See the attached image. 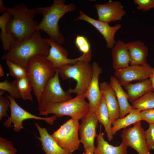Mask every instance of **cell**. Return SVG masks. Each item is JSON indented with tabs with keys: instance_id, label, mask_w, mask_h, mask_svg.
<instances>
[{
	"instance_id": "5b68a950",
	"label": "cell",
	"mask_w": 154,
	"mask_h": 154,
	"mask_svg": "<svg viewBox=\"0 0 154 154\" xmlns=\"http://www.w3.org/2000/svg\"><path fill=\"white\" fill-rule=\"evenodd\" d=\"M26 68L34 94L39 104L46 83L54 75L56 71L51 63L42 55H37L30 59Z\"/></svg>"
},
{
	"instance_id": "9c48e42d",
	"label": "cell",
	"mask_w": 154,
	"mask_h": 154,
	"mask_svg": "<svg viewBox=\"0 0 154 154\" xmlns=\"http://www.w3.org/2000/svg\"><path fill=\"white\" fill-rule=\"evenodd\" d=\"M50 46L48 55L46 58L52 63L54 68L67 64H73L81 60L90 62L91 59L92 51L87 54H83L80 57L71 59L68 57V53L62 45L50 38H43Z\"/></svg>"
},
{
	"instance_id": "ba28073f",
	"label": "cell",
	"mask_w": 154,
	"mask_h": 154,
	"mask_svg": "<svg viewBox=\"0 0 154 154\" xmlns=\"http://www.w3.org/2000/svg\"><path fill=\"white\" fill-rule=\"evenodd\" d=\"M10 102L9 108L11 115L8 116L3 123V126L6 128L13 125V130L19 132L23 128V121L27 119H34L43 120L48 124L52 125L56 119V117L54 116L49 117H43L34 115L25 110L17 103L15 98L10 95H7Z\"/></svg>"
},
{
	"instance_id": "8992f818",
	"label": "cell",
	"mask_w": 154,
	"mask_h": 154,
	"mask_svg": "<svg viewBox=\"0 0 154 154\" xmlns=\"http://www.w3.org/2000/svg\"><path fill=\"white\" fill-rule=\"evenodd\" d=\"M54 68L58 72L59 76L63 80L72 78L76 81L75 88L68 90L70 93L84 97L93 73L92 66L89 62L81 60L74 64L66 65Z\"/></svg>"
},
{
	"instance_id": "44dd1931",
	"label": "cell",
	"mask_w": 154,
	"mask_h": 154,
	"mask_svg": "<svg viewBox=\"0 0 154 154\" xmlns=\"http://www.w3.org/2000/svg\"><path fill=\"white\" fill-rule=\"evenodd\" d=\"M101 130L96 137L97 145L94 149V154H128V146L124 142L116 146L110 144L105 140Z\"/></svg>"
},
{
	"instance_id": "30bf717a",
	"label": "cell",
	"mask_w": 154,
	"mask_h": 154,
	"mask_svg": "<svg viewBox=\"0 0 154 154\" xmlns=\"http://www.w3.org/2000/svg\"><path fill=\"white\" fill-rule=\"evenodd\" d=\"M141 121L133 124L132 127L124 129L121 137L122 141L135 150L138 154H151L146 143Z\"/></svg>"
},
{
	"instance_id": "277c9868",
	"label": "cell",
	"mask_w": 154,
	"mask_h": 154,
	"mask_svg": "<svg viewBox=\"0 0 154 154\" xmlns=\"http://www.w3.org/2000/svg\"><path fill=\"white\" fill-rule=\"evenodd\" d=\"M82 96H76L74 98L59 103L40 102L37 109L39 114L46 116L53 114L56 117L64 116L81 119L89 112V105Z\"/></svg>"
},
{
	"instance_id": "e575fe53",
	"label": "cell",
	"mask_w": 154,
	"mask_h": 154,
	"mask_svg": "<svg viewBox=\"0 0 154 154\" xmlns=\"http://www.w3.org/2000/svg\"><path fill=\"white\" fill-rule=\"evenodd\" d=\"M7 97L0 95V121L3 117H7V112L9 107L10 102Z\"/></svg>"
},
{
	"instance_id": "ffe728a7",
	"label": "cell",
	"mask_w": 154,
	"mask_h": 154,
	"mask_svg": "<svg viewBox=\"0 0 154 154\" xmlns=\"http://www.w3.org/2000/svg\"><path fill=\"white\" fill-rule=\"evenodd\" d=\"M113 67L115 70L129 66L130 59L126 43L118 40L111 48Z\"/></svg>"
},
{
	"instance_id": "9a60e30c",
	"label": "cell",
	"mask_w": 154,
	"mask_h": 154,
	"mask_svg": "<svg viewBox=\"0 0 154 154\" xmlns=\"http://www.w3.org/2000/svg\"><path fill=\"white\" fill-rule=\"evenodd\" d=\"M79 14V16L73 20L84 21L92 25L103 36L106 42L107 47L111 49L116 43L115 39V33L121 29V25L118 24L114 26H111L108 23L91 18L82 11H80Z\"/></svg>"
},
{
	"instance_id": "d6a6232c",
	"label": "cell",
	"mask_w": 154,
	"mask_h": 154,
	"mask_svg": "<svg viewBox=\"0 0 154 154\" xmlns=\"http://www.w3.org/2000/svg\"><path fill=\"white\" fill-rule=\"evenodd\" d=\"M149 128L144 131L146 143L149 150L154 149V124H149Z\"/></svg>"
},
{
	"instance_id": "6da1fadb",
	"label": "cell",
	"mask_w": 154,
	"mask_h": 154,
	"mask_svg": "<svg viewBox=\"0 0 154 154\" xmlns=\"http://www.w3.org/2000/svg\"><path fill=\"white\" fill-rule=\"evenodd\" d=\"M6 11L12 15L7 25V33L12 35L18 42L31 37L37 30L39 24L34 19L38 14L36 8L29 9L27 5L20 3L12 7H6Z\"/></svg>"
},
{
	"instance_id": "5bb4252c",
	"label": "cell",
	"mask_w": 154,
	"mask_h": 154,
	"mask_svg": "<svg viewBox=\"0 0 154 154\" xmlns=\"http://www.w3.org/2000/svg\"><path fill=\"white\" fill-rule=\"evenodd\" d=\"M94 7L97 12L98 20L108 23L121 20L126 13L119 1H111L103 4L96 3Z\"/></svg>"
},
{
	"instance_id": "ab89813d",
	"label": "cell",
	"mask_w": 154,
	"mask_h": 154,
	"mask_svg": "<svg viewBox=\"0 0 154 154\" xmlns=\"http://www.w3.org/2000/svg\"><path fill=\"white\" fill-rule=\"evenodd\" d=\"M82 154H94V153L89 151H85Z\"/></svg>"
},
{
	"instance_id": "f1b7e54d",
	"label": "cell",
	"mask_w": 154,
	"mask_h": 154,
	"mask_svg": "<svg viewBox=\"0 0 154 154\" xmlns=\"http://www.w3.org/2000/svg\"><path fill=\"white\" fill-rule=\"evenodd\" d=\"M6 64L9 68L10 75L13 77L17 79L28 76L26 68L8 60H6Z\"/></svg>"
},
{
	"instance_id": "83f0119b",
	"label": "cell",
	"mask_w": 154,
	"mask_h": 154,
	"mask_svg": "<svg viewBox=\"0 0 154 154\" xmlns=\"http://www.w3.org/2000/svg\"><path fill=\"white\" fill-rule=\"evenodd\" d=\"M133 108L140 111L154 108V92L147 93L132 102Z\"/></svg>"
},
{
	"instance_id": "ac0fdd59",
	"label": "cell",
	"mask_w": 154,
	"mask_h": 154,
	"mask_svg": "<svg viewBox=\"0 0 154 154\" xmlns=\"http://www.w3.org/2000/svg\"><path fill=\"white\" fill-rule=\"evenodd\" d=\"M35 125L40 135L37 138L41 142L42 148L46 154H72L60 146L45 128L40 127L37 123Z\"/></svg>"
},
{
	"instance_id": "7a4b0ae2",
	"label": "cell",
	"mask_w": 154,
	"mask_h": 154,
	"mask_svg": "<svg viewBox=\"0 0 154 154\" xmlns=\"http://www.w3.org/2000/svg\"><path fill=\"white\" fill-rule=\"evenodd\" d=\"M77 8L76 5L73 3L66 4L65 0H54L49 7H36L37 13L41 14L43 16L37 29L43 31L49 38L63 44L65 39L60 30L59 21L66 13L74 12Z\"/></svg>"
},
{
	"instance_id": "603a6c76",
	"label": "cell",
	"mask_w": 154,
	"mask_h": 154,
	"mask_svg": "<svg viewBox=\"0 0 154 154\" xmlns=\"http://www.w3.org/2000/svg\"><path fill=\"white\" fill-rule=\"evenodd\" d=\"M123 86L126 90L128 100L132 102L147 93L154 90L148 79L135 84L129 83Z\"/></svg>"
},
{
	"instance_id": "3957f363",
	"label": "cell",
	"mask_w": 154,
	"mask_h": 154,
	"mask_svg": "<svg viewBox=\"0 0 154 154\" xmlns=\"http://www.w3.org/2000/svg\"><path fill=\"white\" fill-rule=\"evenodd\" d=\"M50 46L41 37L40 31L37 30L29 38L21 42L15 41L10 46L9 51L1 57L26 68L32 57L38 55L47 56Z\"/></svg>"
},
{
	"instance_id": "d590c367",
	"label": "cell",
	"mask_w": 154,
	"mask_h": 154,
	"mask_svg": "<svg viewBox=\"0 0 154 154\" xmlns=\"http://www.w3.org/2000/svg\"><path fill=\"white\" fill-rule=\"evenodd\" d=\"M140 115L141 120L147 121L149 124H154V108L141 111Z\"/></svg>"
},
{
	"instance_id": "52a82bcc",
	"label": "cell",
	"mask_w": 154,
	"mask_h": 154,
	"mask_svg": "<svg viewBox=\"0 0 154 154\" xmlns=\"http://www.w3.org/2000/svg\"><path fill=\"white\" fill-rule=\"evenodd\" d=\"M79 119L71 118L51 135L58 144L69 153L78 149L80 142Z\"/></svg>"
},
{
	"instance_id": "d6986e66",
	"label": "cell",
	"mask_w": 154,
	"mask_h": 154,
	"mask_svg": "<svg viewBox=\"0 0 154 154\" xmlns=\"http://www.w3.org/2000/svg\"><path fill=\"white\" fill-rule=\"evenodd\" d=\"M131 65H146L148 49L144 43L139 40L126 43Z\"/></svg>"
},
{
	"instance_id": "e0dca14e",
	"label": "cell",
	"mask_w": 154,
	"mask_h": 154,
	"mask_svg": "<svg viewBox=\"0 0 154 154\" xmlns=\"http://www.w3.org/2000/svg\"><path fill=\"white\" fill-rule=\"evenodd\" d=\"M100 87L104 94L108 108L110 123L120 116V109L115 92L110 83L106 81L100 83Z\"/></svg>"
},
{
	"instance_id": "8fae6325",
	"label": "cell",
	"mask_w": 154,
	"mask_h": 154,
	"mask_svg": "<svg viewBox=\"0 0 154 154\" xmlns=\"http://www.w3.org/2000/svg\"><path fill=\"white\" fill-rule=\"evenodd\" d=\"M81 120L79 129L80 142L85 151L94 153V139L97 135L96 128L99 121L98 119L95 112L89 111Z\"/></svg>"
},
{
	"instance_id": "d4e9b609",
	"label": "cell",
	"mask_w": 154,
	"mask_h": 154,
	"mask_svg": "<svg viewBox=\"0 0 154 154\" xmlns=\"http://www.w3.org/2000/svg\"><path fill=\"white\" fill-rule=\"evenodd\" d=\"M140 111L133 108L126 116L122 118H118L112 124V135H115L117 131L122 129H124L130 125L141 120Z\"/></svg>"
},
{
	"instance_id": "1f68e13d",
	"label": "cell",
	"mask_w": 154,
	"mask_h": 154,
	"mask_svg": "<svg viewBox=\"0 0 154 154\" xmlns=\"http://www.w3.org/2000/svg\"><path fill=\"white\" fill-rule=\"evenodd\" d=\"M17 152L12 142L0 137V154H17Z\"/></svg>"
},
{
	"instance_id": "484cf974",
	"label": "cell",
	"mask_w": 154,
	"mask_h": 154,
	"mask_svg": "<svg viewBox=\"0 0 154 154\" xmlns=\"http://www.w3.org/2000/svg\"><path fill=\"white\" fill-rule=\"evenodd\" d=\"M12 17L9 12L4 11L0 17V38L2 44V49L4 52H8L11 44L16 41L14 37L8 34L6 31L7 24Z\"/></svg>"
},
{
	"instance_id": "4fadbf2b",
	"label": "cell",
	"mask_w": 154,
	"mask_h": 154,
	"mask_svg": "<svg viewBox=\"0 0 154 154\" xmlns=\"http://www.w3.org/2000/svg\"><path fill=\"white\" fill-rule=\"evenodd\" d=\"M152 68L147 63L145 65H131L116 70L114 77L121 86L135 80L143 81L150 76Z\"/></svg>"
},
{
	"instance_id": "cb8c5ba5",
	"label": "cell",
	"mask_w": 154,
	"mask_h": 154,
	"mask_svg": "<svg viewBox=\"0 0 154 154\" xmlns=\"http://www.w3.org/2000/svg\"><path fill=\"white\" fill-rule=\"evenodd\" d=\"M102 93V95L101 100L95 112L98 121L104 127L108 140L110 141L113 138L112 132V125L110 121L104 96Z\"/></svg>"
},
{
	"instance_id": "74e56055",
	"label": "cell",
	"mask_w": 154,
	"mask_h": 154,
	"mask_svg": "<svg viewBox=\"0 0 154 154\" xmlns=\"http://www.w3.org/2000/svg\"><path fill=\"white\" fill-rule=\"evenodd\" d=\"M6 7H5L3 3V1L2 0H0V13H2L3 11H6Z\"/></svg>"
},
{
	"instance_id": "836d02e7",
	"label": "cell",
	"mask_w": 154,
	"mask_h": 154,
	"mask_svg": "<svg viewBox=\"0 0 154 154\" xmlns=\"http://www.w3.org/2000/svg\"><path fill=\"white\" fill-rule=\"evenodd\" d=\"M133 3L137 5V9L147 11L154 8V0H133Z\"/></svg>"
},
{
	"instance_id": "2e32d148",
	"label": "cell",
	"mask_w": 154,
	"mask_h": 154,
	"mask_svg": "<svg viewBox=\"0 0 154 154\" xmlns=\"http://www.w3.org/2000/svg\"><path fill=\"white\" fill-rule=\"evenodd\" d=\"M93 73L92 77L86 92L85 98L89 101V112H95L100 103L102 93L99 83V77L102 72L98 63L94 62L92 64Z\"/></svg>"
},
{
	"instance_id": "f546056e",
	"label": "cell",
	"mask_w": 154,
	"mask_h": 154,
	"mask_svg": "<svg viewBox=\"0 0 154 154\" xmlns=\"http://www.w3.org/2000/svg\"><path fill=\"white\" fill-rule=\"evenodd\" d=\"M0 89L8 92L10 95L14 98L21 97L16 86L13 82H9L6 79L4 81L0 82Z\"/></svg>"
},
{
	"instance_id": "7c38bea8",
	"label": "cell",
	"mask_w": 154,
	"mask_h": 154,
	"mask_svg": "<svg viewBox=\"0 0 154 154\" xmlns=\"http://www.w3.org/2000/svg\"><path fill=\"white\" fill-rule=\"evenodd\" d=\"M56 71L54 75L46 83L41 95L40 102L59 103L73 98L70 93L62 89L60 82L59 72Z\"/></svg>"
},
{
	"instance_id": "4dcf8cb0",
	"label": "cell",
	"mask_w": 154,
	"mask_h": 154,
	"mask_svg": "<svg viewBox=\"0 0 154 154\" xmlns=\"http://www.w3.org/2000/svg\"><path fill=\"white\" fill-rule=\"evenodd\" d=\"M75 44L79 50L83 54H87L92 51L89 42L84 36L77 35L75 39Z\"/></svg>"
},
{
	"instance_id": "7402d4cb",
	"label": "cell",
	"mask_w": 154,
	"mask_h": 154,
	"mask_svg": "<svg viewBox=\"0 0 154 154\" xmlns=\"http://www.w3.org/2000/svg\"><path fill=\"white\" fill-rule=\"evenodd\" d=\"M110 84L114 89L119 105L120 109L119 118L124 117L129 114L133 108L129 104L127 95L123 89L122 86L114 76L110 78Z\"/></svg>"
},
{
	"instance_id": "f35d334b",
	"label": "cell",
	"mask_w": 154,
	"mask_h": 154,
	"mask_svg": "<svg viewBox=\"0 0 154 154\" xmlns=\"http://www.w3.org/2000/svg\"><path fill=\"white\" fill-rule=\"evenodd\" d=\"M4 74L3 68L1 64L0 65V76H3Z\"/></svg>"
},
{
	"instance_id": "8d00e7d4",
	"label": "cell",
	"mask_w": 154,
	"mask_h": 154,
	"mask_svg": "<svg viewBox=\"0 0 154 154\" xmlns=\"http://www.w3.org/2000/svg\"><path fill=\"white\" fill-rule=\"evenodd\" d=\"M149 79L151 82L152 87L154 90V66L152 68L151 74Z\"/></svg>"
},
{
	"instance_id": "4316f807",
	"label": "cell",
	"mask_w": 154,
	"mask_h": 154,
	"mask_svg": "<svg viewBox=\"0 0 154 154\" xmlns=\"http://www.w3.org/2000/svg\"><path fill=\"white\" fill-rule=\"evenodd\" d=\"M13 82L15 84L21 97L23 100H29L34 102L31 92L33 88L28 77L16 79Z\"/></svg>"
}]
</instances>
